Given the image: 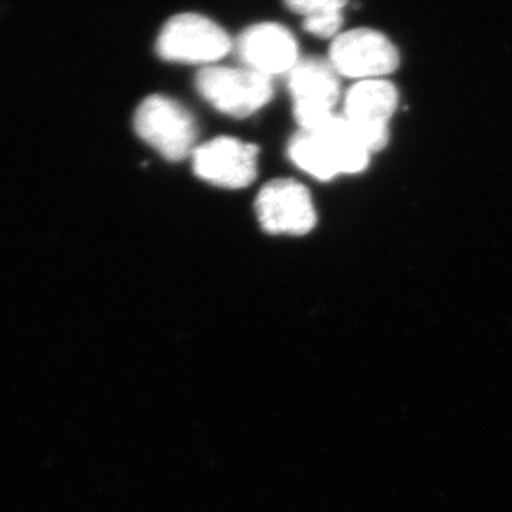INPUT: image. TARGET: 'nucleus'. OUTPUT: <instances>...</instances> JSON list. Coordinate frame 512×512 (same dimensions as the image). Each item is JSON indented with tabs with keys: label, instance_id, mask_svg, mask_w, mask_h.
I'll return each instance as SVG.
<instances>
[{
	"label": "nucleus",
	"instance_id": "8",
	"mask_svg": "<svg viewBox=\"0 0 512 512\" xmlns=\"http://www.w3.org/2000/svg\"><path fill=\"white\" fill-rule=\"evenodd\" d=\"M258 147L232 137L215 138L193 152V170L205 182L222 188L248 187L256 177Z\"/></svg>",
	"mask_w": 512,
	"mask_h": 512
},
{
	"label": "nucleus",
	"instance_id": "12",
	"mask_svg": "<svg viewBox=\"0 0 512 512\" xmlns=\"http://www.w3.org/2000/svg\"><path fill=\"white\" fill-rule=\"evenodd\" d=\"M341 25H343V14L341 12L315 15V17H308V19L303 20V27H305L306 32H310L316 37H335L340 32Z\"/></svg>",
	"mask_w": 512,
	"mask_h": 512
},
{
	"label": "nucleus",
	"instance_id": "1",
	"mask_svg": "<svg viewBox=\"0 0 512 512\" xmlns=\"http://www.w3.org/2000/svg\"><path fill=\"white\" fill-rule=\"evenodd\" d=\"M291 162L318 180L341 173H360L368 167L371 153L356 140L343 115H333L318 132L296 133L288 145Z\"/></svg>",
	"mask_w": 512,
	"mask_h": 512
},
{
	"label": "nucleus",
	"instance_id": "2",
	"mask_svg": "<svg viewBox=\"0 0 512 512\" xmlns=\"http://www.w3.org/2000/svg\"><path fill=\"white\" fill-rule=\"evenodd\" d=\"M135 132L170 162H180L195 152L197 124L192 114L163 95H150L138 105Z\"/></svg>",
	"mask_w": 512,
	"mask_h": 512
},
{
	"label": "nucleus",
	"instance_id": "6",
	"mask_svg": "<svg viewBox=\"0 0 512 512\" xmlns=\"http://www.w3.org/2000/svg\"><path fill=\"white\" fill-rule=\"evenodd\" d=\"M330 64L351 79H381L399 67V52L378 30L355 29L336 35Z\"/></svg>",
	"mask_w": 512,
	"mask_h": 512
},
{
	"label": "nucleus",
	"instance_id": "7",
	"mask_svg": "<svg viewBox=\"0 0 512 512\" xmlns=\"http://www.w3.org/2000/svg\"><path fill=\"white\" fill-rule=\"evenodd\" d=\"M256 213L263 230L275 235H305L316 223L310 192L288 178H278L261 188Z\"/></svg>",
	"mask_w": 512,
	"mask_h": 512
},
{
	"label": "nucleus",
	"instance_id": "11",
	"mask_svg": "<svg viewBox=\"0 0 512 512\" xmlns=\"http://www.w3.org/2000/svg\"><path fill=\"white\" fill-rule=\"evenodd\" d=\"M286 5L305 19L315 15L336 14L348 4V0H285Z\"/></svg>",
	"mask_w": 512,
	"mask_h": 512
},
{
	"label": "nucleus",
	"instance_id": "4",
	"mask_svg": "<svg viewBox=\"0 0 512 512\" xmlns=\"http://www.w3.org/2000/svg\"><path fill=\"white\" fill-rule=\"evenodd\" d=\"M155 47L163 60L212 64L232 50V40L220 25L203 15L180 14L163 25Z\"/></svg>",
	"mask_w": 512,
	"mask_h": 512
},
{
	"label": "nucleus",
	"instance_id": "5",
	"mask_svg": "<svg viewBox=\"0 0 512 512\" xmlns=\"http://www.w3.org/2000/svg\"><path fill=\"white\" fill-rule=\"evenodd\" d=\"M398 90L383 79L361 80L346 95L345 119L368 152H380L389 140L388 124L398 109Z\"/></svg>",
	"mask_w": 512,
	"mask_h": 512
},
{
	"label": "nucleus",
	"instance_id": "10",
	"mask_svg": "<svg viewBox=\"0 0 512 512\" xmlns=\"http://www.w3.org/2000/svg\"><path fill=\"white\" fill-rule=\"evenodd\" d=\"M288 89L295 105H315L333 110L340 99V79L330 62L298 60L288 72Z\"/></svg>",
	"mask_w": 512,
	"mask_h": 512
},
{
	"label": "nucleus",
	"instance_id": "3",
	"mask_svg": "<svg viewBox=\"0 0 512 512\" xmlns=\"http://www.w3.org/2000/svg\"><path fill=\"white\" fill-rule=\"evenodd\" d=\"M195 85L208 104L237 119L255 114L273 97L271 77L248 67H207L198 72Z\"/></svg>",
	"mask_w": 512,
	"mask_h": 512
},
{
	"label": "nucleus",
	"instance_id": "9",
	"mask_svg": "<svg viewBox=\"0 0 512 512\" xmlns=\"http://www.w3.org/2000/svg\"><path fill=\"white\" fill-rule=\"evenodd\" d=\"M237 49L245 67L266 77L288 74L298 64L295 37L280 24L253 25L240 35Z\"/></svg>",
	"mask_w": 512,
	"mask_h": 512
}]
</instances>
